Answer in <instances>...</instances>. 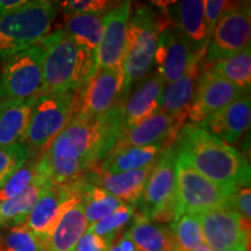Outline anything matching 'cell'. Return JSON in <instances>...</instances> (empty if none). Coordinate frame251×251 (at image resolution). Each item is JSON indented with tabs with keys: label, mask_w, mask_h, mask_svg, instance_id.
Wrapping results in <instances>:
<instances>
[{
	"label": "cell",
	"mask_w": 251,
	"mask_h": 251,
	"mask_svg": "<svg viewBox=\"0 0 251 251\" xmlns=\"http://www.w3.org/2000/svg\"><path fill=\"white\" fill-rule=\"evenodd\" d=\"M58 9L57 1L33 0L0 17V57L40 43L51 30Z\"/></svg>",
	"instance_id": "obj_5"
},
{
	"label": "cell",
	"mask_w": 251,
	"mask_h": 251,
	"mask_svg": "<svg viewBox=\"0 0 251 251\" xmlns=\"http://www.w3.org/2000/svg\"><path fill=\"white\" fill-rule=\"evenodd\" d=\"M202 61L193 54L190 43L174 24L162 31L153 63L157 74L164 80L165 85L183 77L193 63Z\"/></svg>",
	"instance_id": "obj_15"
},
{
	"label": "cell",
	"mask_w": 251,
	"mask_h": 251,
	"mask_svg": "<svg viewBox=\"0 0 251 251\" xmlns=\"http://www.w3.org/2000/svg\"><path fill=\"white\" fill-rule=\"evenodd\" d=\"M165 87L164 80L158 74H151L140 83L124 105V128L139 124L158 111L159 99ZM124 130V131H125Z\"/></svg>",
	"instance_id": "obj_22"
},
{
	"label": "cell",
	"mask_w": 251,
	"mask_h": 251,
	"mask_svg": "<svg viewBox=\"0 0 251 251\" xmlns=\"http://www.w3.org/2000/svg\"><path fill=\"white\" fill-rule=\"evenodd\" d=\"M176 155V191L180 216L219 208L231 209V200L238 188L234 190L209 180L180 155Z\"/></svg>",
	"instance_id": "obj_8"
},
{
	"label": "cell",
	"mask_w": 251,
	"mask_h": 251,
	"mask_svg": "<svg viewBox=\"0 0 251 251\" xmlns=\"http://www.w3.org/2000/svg\"><path fill=\"white\" fill-rule=\"evenodd\" d=\"M247 94L249 93L214 74L211 69H203L198 79L196 96L188 108L187 119H190L191 124L199 125L206 118Z\"/></svg>",
	"instance_id": "obj_14"
},
{
	"label": "cell",
	"mask_w": 251,
	"mask_h": 251,
	"mask_svg": "<svg viewBox=\"0 0 251 251\" xmlns=\"http://www.w3.org/2000/svg\"><path fill=\"white\" fill-rule=\"evenodd\" d=\"M83 183L84 178L68 186H49L37 200L24 226L33 233L49 238L63 215L83 201Z\"/></svg>",
	"instance_id": "obj_12"
},
{
	"label": "cell",
	"mask_w": 251,
	"mask_h": 251,
	"mask_svg": "<svg viewBox=\"0 0 251 251\" xmlns=\"http://www.w3.org/2000/svg\"><path fill=\"white\" fill-rule=\"evenodd\" d=\"M45 49L41 43L8 56L0 63V102L26 101L42 94Z\"/></svg>",
	"instance_id": "obj_9"
},
{
	"label": "cell",
	"mask_w": 251,
	"mask_h": 251,
	"mask_svg": "<svg viewBox=\"0 0 251 251\" xmlns=\"http://www.w3.org/2000/svg\"><path fill=\"white\" fill-rule=\"evenodd\" d=\"M137 251H177L178 246L170 227L156 225L141 213H135L129 230Z\"/></svg>",
	"instance_id": "obj_24"
},
{
	"label": "cell",
	"mask_w": 251,
	"mask_h": 251,
	"mask_svg": "<svg viewBox=\"0 0 251 251\" xmlns=\"http://www.w3.org/2000/svg\"><path fill=\"white\" fill-rule=\"evenodd\" d=\"M124 105L121 102L102 118L77 114L49 148L37 156V176L50 186H68L83 179L124 133Z\"/></svg>",
	"instance_id": "obj_1"
},
{
	"label": "cell",
	"mask_w": 251,
	"mask_h": 251,
	"mask_svg": "<svg viewBox=\"0 0 251 251\" xmlns=\"http://www.w3.org/2000/svg\"><path fill=\"white\" fill-rule=\"evenodd\" d=\"M184 125V121L172 118L158 109L139 124L127 128L113 149L172 144Z\"/></svg>",
	"instance_id": "obj_17"
},
{
	"label": "cell",
	"mask_w": 251,
	"mask_h": 251,
	"mask_svg": "<svg viewBox=\"0 0 251 251\" xmlns=\"http://www.w3.org/2000/svg\"><path fill=\"white\" fill-rule=\"evenodd\" d=\"M36 157H31L11 177L0 185V202L15 198L24 192L36 178Z\"/></svg>",
	"instance_id": "obj_33"
},
{
	"label": "cell",
	"mask_w": 251,
	"mask_h": 251,
	"mask_svg": "<svg viewBox=\"0 0 251 251\" xmlns=\"http://www.w3.org/2000/svg\"><path fill=\"white\" fill-rule=\"evenodd\" d=\"M174 143L168 144L153 163L137 205L139 213L157 224H170L180 218L176 191Z\"/></svg>",
	"instance_id": "obj_7"
},
{
	"label": "cell",
	"mask_w": 251,
	"mask_h": 251,
	"mask_svg": "<svg viewBox=\"0 0 251 251\" xmlns=\"http://www.w3.org/2000/svg\"><path fill=\"white\" fill-rule=\"evenodd\" d=\"M118 2L106 0H68L58 2L59 8L64 9V13H101L108 12L117 6Z\"/></svg>",
	"instance_id": "obj_36"
},
{
	"label": "cell",
	"mask_w": 251,
	"mask_h": 251,
	"mask_svg": "<svg viewBox=\"0 0 251 251\" xmlns=\"http://www.w3.org/2000/svg\"><path fill=\"white\" fill-rule=\"evenodd\" d=\"M177 251H186V250H181V249H179V248H178V250ZM193 251H213L211 248L209 247H207L205 243L202 244V246H200L199 248H198V249H196V250H193Z\"/></svg>",
	"instance_id": "obj_42"
},
{
	"label": "cell",
	"mask_w": 251,
	"mask_h": 251,
	"mask_svg": "<svg viewBox=\"0 0 251 251\" xmlns=\"http://www.w3.org/2000/svg\"><path fill=\"white\" fill-rule=\"evenodd\" d=\"M0 251H48V238L24 225L6 228L0 237Z\"/></svg>",
	"instance_id": "obj_31"
},
{
	"label": "cell",
	"mask_w": 251,
	"mask_h": 251,
	"mask_svg": "<svg viewBox=\"0 0 251 251\" xmlns=\"http://www.w3.org/2000/svg\"><path fill=\"white\" fill-rule=\"evenodd\" d=\"M124 70L97 68L79 92V109L77 114L90 118H102L114 111L124 97Z\"/></svg>",
	"instance_id": "obj_13"
},
{
	"label": "cell",
	"mask_w": 251,
	"mask_h": 251,
	"mask_svg": "<svg viewBox=\"0 0 251 251\" xmlns=\"http://www.w3.org/2000/svg\"><path fill=\"white\" fill-rule=\"evenodd\" d=\"M5 227H2V226L1 225H0V237H1V235L2 234H4V231H5Z\"/></svg>",
	"instance_id": "obj_44"
},
{
	"label": "cell",
	"mask_w": 251,
	"mask_h": 251,
	"mask_svg": "<svg viewBox=\"0 0 251 251\" xmlns=\"http://www.w3.org/2000/svg\"><path fill=\"white\" fill-rule=\"evenodd\" d=\"M109 251H120L119 249V246H118V242H113L111 248H109Z\"/></svg>",
	"instance_id": "obj_43"
},
{
	"label": "cell",
	"mask_w": 251,
	"mask_h": 251,
	"mask_svg": "<svg viewBox=\"0 0 251 251\" xmlns=\"http://www.w3.org/2000/svg\"><path fill=\"white\" fill-rule=\"evenodd\" d=\"M196 215L201 228L203 243L213 251H250V220L225 208Z\"/></svg>",
	"instance_id": "obj_11"
},
{
	"label": "cell",
	"mask_w": 251,
	"mask_h": 251,
	"mask_svg": "<svg viewBox=\"0 0 251 251\" xmlns=\"http://www.w3.org/2000/svg\"><path fill=\"white\" fill-rule=\"evenodd\" d=\"M174 148L209 180L234 190L250 186V163L243 153L197 125L185 124L180 128Z\"/></svg>",
	"instance_id": "obj_2"
},
{
	"label": "cell",
	"mask_w": 251,
	"mask_h": 251,
	"mask_svg": "<svg viewBox=\"0 0 251 251\" xmlns=\"http://www.w3.org/2000/svg\"><path fill=\"white\" fill-rule=\"evenodd\" d=\"M250 2H228L207 46L202 59L205 69L246 49L250 46Z\"/></svg>",
	"instance_id": "obj_10"
},
{
	"label": "cell",
	"mask_w": 251,
	"mask_h": 251,
	"mask_svg": "<svg viewBox=\"0 0 251 251\" xmlns=\"http://www.w3.org/2000/svg\"><path fill=\"white\" fill-rule=\"evenodd\" d=\"M171 25L166 11L156 12L148 5H139L130 12L122 61L124 97L127 99L134 84L151 75L159 35Z\"/></svg>",
	"instance_id": "obj_4"
},
{
	"label": "cell",
	"mask_w": 251,
	"mask_h": 251,
	"mask_svg": "<svg viewBox=\"0 0 251 251\" xmlns=\"http://www.w3.org/2000/svg\"><path fill=\"white\" fill-rule=\"evenodd\" d=\"M83 201L72 207L58 222L48 238V251H72L78 240L87 230Z\"/></svg>",
	"instance_id": "obj_28"
},
{
	"label": "cell",
	"mask_w": 251,
	"mask_h": 251,
	"mask_svg": "<svg viewBox=\"0 0 251 251\" xmlns=\"http://www.w3.org/2000/svg\"><path fill=\"white\" fill-rule=\"evenodd\" d=\"M106 14L107 12L76 14L63 13V25H64L63 29L77 43L96 54V50L101 41Z\"/></svg>",
	"instance_id": "obj_26"
},
{
	"label": "cell",
	"mask_w": 251,
	"mask_h": 251,
	"mask_svg": "<svg viewBox=\"0 0 251 251\" xmlns=\"http://www.w3.org/2000/svg\"><path fill=\"white\" fill-rule=\"evenodd\" d=\"M166 146L168 144L112 149L93 170L111 175L139 170L155 162Z\"/></svg>",
	"instance_id": "obj_23"
},
{
	"label": "cell",
	"mask_w": 251,
	"mask_h": 251,
	"mask_svg": "<svg viewBox=\"0 0 251 251\" xmlns=\"http://www.w3.org/2000/svg\"><path fill=\"white\" fill-rule=\"evenodd\" d=\"M211 70L240 87L246 93L251 87V48L248 46L236 55L211 65Z\"/></svg>",
	"instance_id": "obj_29"
},
{
	"label": "cell",
	"mask_w": 251,
	"mask_h": 251,
	"mask_svg": "<svg viewBox=\"0 0 251 251\" xmlns=\"http://www.w3.org/2000/svg\"><path fill=\"white\" fill-rule=\"evenodd\" d=\"M31 157L29 150L21 143L0 148V185Z\"/></svg>",
	"instance_id": "obj_35"
},
{
	"label": "cell",
	"mask_w": 251,
	"mask_h": 251,
	"mask_svg": "<svg viewBox=\"0 0 251 251\" xmlns=\"http://www.w3.org/2000/svg\"><path fill=\"white\" fill-rule=\"evenodd\" d=\"M49 186L46 180L36 175L33 183L23 193L0 202V225L5 228L24 225L37 200Z\"/></svg>",
	"instance_id": "obj_27"
},
{
	"label": "cell",
	"mask_w": 251,
	"mask_h": 251,
	"mask_svg": "<svg viewBox=\"0 0 251 251\" xmlns=\"http://www.w3.org/2000/svg\"><path fill=\"white\" fill-rule=\"evenodd\" d=\"M130 12L131 1L118 2L115 7L107 12L103 23L101 41L96 50L97 68L122 70Z\"/></svg>",
	"instance_id": "obj_16"
},
{
	"label": "cell",
	"mask_w": 251,
	"mask_h": 251,
	"mask_svg": "<svg viewBox=\"0 0 251 251\" xmlns=\"http://www.w3.org/2000/svg\"><path fill=\"white\" fill-rule=\"evenodd\" d=\"M251 120L250 96L242 97L197 125L206 133L227 144H235L249 129Z\"/></svg>",
	"instance_id": "obj_18"
},
{
	"label": "cell",
	"mask_w": 251,
	"mask_h": 251,
	"mask_svg": "<svg viewBox=\"0 0 251 251\" xmlns=\"http://www.w3.org/2000/svg\"><path fill=\"white\" fill-rule=\"evenodd\" d=\"M201 70L202 61H198L191 65L183 77L165 85L159 99V111L178 120L186 121L188 108L196 96L198 79Z\"/></svg>",
	"instance_id": "obj_21"
},
{
	"label": "cell",
	"mask_w": 251,
	"mask_h": 251,
	"mask_svg": "<svg viewBox=\"0 0 251 251\" xmlns=\"http://www.w3.org/2000/svg\"><path fill=\"white\" fill-rule=\"evenodd\" d=\"M26 0H0V17L23 6Z\"/></svg>",
	"instance_id": "obj_40"
},
{
	"label": "cell",
	"mask_w": 251,
	"mask_h": 251,
	"mask_svg": "<svg viewBox=\"0 0 251 251\" xmlns=\"http://www.w3.org/2000/svg\"><path fill=\"white\" fill-rule=\"evenodd\" d=\"M118 246L120 251H137L128 231H126L120 240L118 241Z\"/></svg>",
	"instance_id": "obj_41"
},
{
	"label": "cell",
	"mask_w": 251,
	"mask_h": 251,
	"mask_svg": "<svg viewBox=\"0 0 251 251\" xmlns=\"http://www.w3.org/2000/svg\"><path fill=\"white\" fill-rule=\"evenodd\" d=\"M251 190L250 186L238 188L231 200V209L247 220L251 218ZM251 221V220H250Z\"/></svg>",
	"instance_id": "obj_39"
},
{
	"label": "cell",
	"mask_w": 251,
	"mask_h": 251,
	"mask_svg": "<svg viewBox=\"0 0 251 251\" xmlns=\"http://www.w3.org/2000/svg\"><path fill=\"white\" fill-rule=\"evenodd\" d=\"M36 99L0 102V148L21 143Z\"/></svg>",
	"instance_id": "obj_25"
},
{
	"label": "cell",
	"mask_w": 251,
	"mask_h": 251,
	"mask_svg": "<svg viewBox=\"0 0 251 251\" xmlns=\"http://www.w3.org/2000/svg\"><path fill=\"white\" fill-rule=\"evenodd\" d=\"M165 11L170 17L171 23L190 43L193 54L203 59L208 40L202 0H183L180 2H172L170 8Z\"/></svg>",
	"instance_id": "obj_19"
},
{
	"label": "cell",
	"mask_w": 251,
	"mask_h": 251,
	"mask_svg": "<svg viewBox=\"0 0 251 251\" xmlns=\"http://www.w3.org/2000/svg\"><path fill=\"white\" fill-rule=\"evenodd\" d=\"M181 250L193 251L203 244L201 228L196 214H184L169 226Z\"/></svg>",
	"instance_id": "obj_32"
},
{
	"label": "cell",
	"mask_w": 251,
	"mask_h": 251,
	"mask_svg": "<svg viewBox=\"0 0 251 251\" xmlns=\"http://www.w3.org/2000/svg\"><path fill=\"white\" fill-rule=\"evenodd\" d=\"M153 163L139 170L114 175L91 170L85 175V180L94 186L107 191L124 203L135 207L142 196L144 185L152 170Z\"/></svg>",
	"instance_id": "obj_20"
},
{
	"label": "cell",
	"mask_w": 251,
	"mask_h": 251,
	"mask_svg": "<svg viewBox=\"0 0 251 251\" xmlns=\"http://www.w3.org/2000/svg\"><path fill=\"white\" fill-rule=\"evenodd\" d=\"M121 200L112 196L107 191L87 183L84 177L83 183V205L87 226L96 224L114 212L122 205ZM87 227V228H89Z\"/></svg>",
	"instance_id": "obj_30"
},
{
	"label": "cell",
	"mask_w": 251,
	"mask_h": 251,
	"mask_svg": "<svg viewBox=\"0 0 251 251\" xmlns=\"http://www.w3.org/2000/svg\"><path fill=\"white\" fill-rule=\"evenodd\" d=\"M79 92L41 94L34 103L21 144L33 157L49 148L79 109Z\"/></svg>",
	"instance_id": "obj_6"
},
{
	"label": "cell",
	"mask_w": 251,
	"mask_h": 251,
	"mask_svg": "<svg viewBox=\"0 0 251 251\" xmlns=\"http://www.w3.org/2000/svg\"><path fill=\"white\" fill-rule=\"evenodd\" d=\"M227 5L228 1H226V0H206V1H203V15H205L208 42L213 34V30H214L216 24L221 18Z\"/></svg>",
	"instance_id": "obj_37"
},
{
	"label": "cell",
	"mask_w": 251,
	"mask_h": 251,
	"mask_svg": "<svg viewBox=\"0 0 251 251\" xmlns=\"http://www.w3.org/2000/svg\"><path fill=\"white\" fill-rule=\"evenodd\" d=\"M40 43L45 49L42 94L80 91L97 70L96 54L63 28L49 33Z\"/></svg>",
	"instance_id": "obj_3"
},
{
	"label": "cell",
	"mask_w": 251,
	"mask_h": 251,
	"mask_svg": "<svg viewBox=\"0 0 251 251\" xmlns=\"http://www.w3.org/2000/svg\"><path fill=\"white\" fill-rule=\"evenodd\" d=\"M135 212V207L127 205V203H122L112 212L111 214L100 220V221L96 222V224L91 225L89 228L90 231L93 234L98 235V236L102 237L109 243L114 242L115 235L120 229L125 227L128 224L131 216H133Z\"/></svg>",
	"instance_id": "obj_34"
},
{
	"label": "cell",
	"mask_w": 251,
	"mask_h": 251,
	"mask_svg": "<svg viewBox=\"0 0 251 251\" xmlns=\"http://www.w3.org/2000/svg\"><path fill=\"white\" fill-rule=\"evenodd\" d=\"M112 243L93 234L89 229L81 235L72 251H109Z\"/></svg>",
	"instance_id": "obj_38"
}]
</instances>
